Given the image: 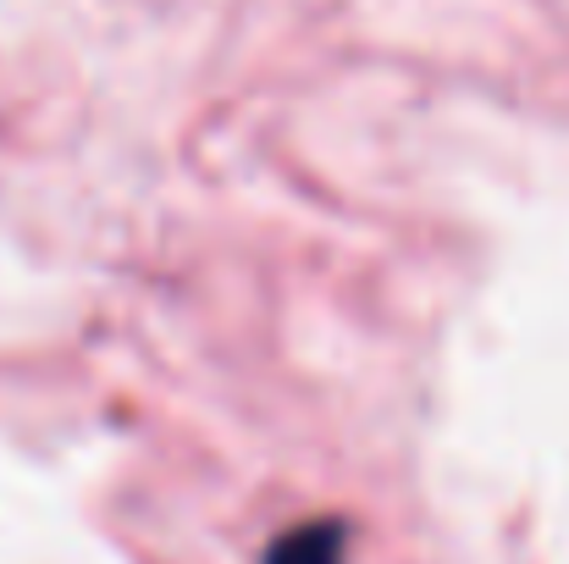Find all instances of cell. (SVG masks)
I'll list each match as a JSON object with an SVG mask.
<instances>
[{"mask_svg": "<svg viewBox=\"0 0 569 564\" xmlns=\"http://www.w3.org/2000/svg\"><path fill=\"white\" fill-rule=\"evenodd\" d=\"M271 564H343V532L338 526H299L288 532L277 548H271Z\"/></svg>", "mask_w": 569, "mask_h": 564, "instance_id": "6da1fadb", "label": "cell"}]
</instances>
